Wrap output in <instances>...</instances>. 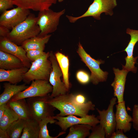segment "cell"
<instances>
[{"label":"cell","instance_id":"obj_1","mask_svg":"<svg viewBox=\"0 0 138 138\" xmlns=\"http://www.w3.org/2000/svg\"><path fill=\"white\" fill-rule=\"evenodd\" d=\"M74 95L68 93L52 98L50 97L47 102L59 110V113L56 115L62 117L73 115L85 117L90 111L95 110V105L91 101L78 104L74 100Z\"/></svg>","mask_w":138,"mask_h":138},{"label":"cell","instance_id":"obj_2","mask_svg":"<svg viewBox=\"0 0 138 138\" xmlns=\"http://www.w3.org/2000/svg\"><path fill=\"white\" fill-rule=\"evenodd\" d=\"M37 20V17L30 13L24 21L12 29L6 38L20 45L26 40L38 36L41 31Z\"/></svg>","mask_w":138,"mask_h":138},{"label":"cell","instance_id":"obj_3","mask_svg":"<svg viewBox=\"0 0 138 138\" xmlns=\"http://www.w3.org/2000/svg\"><path fill=\"white\" fill-rule=\"evenodd\" d=\"M49 52L46 53L43 56L34 61L28 71L24 74L23 80L29 84L35 80H45L49 81L52 66L49 59Z\"/></svg>","mask_w":138,"mask_h":138},{"label":"cell","instance_id":"obj_4","mask_svg":"<svg viewBox=\"0 0 138 138\" xmlns=\"http://www.w3.org/2000/svg\"><path fill=\"white\" fill-rule=\"evenodd\" d=\"M50 94L26 98L31 119L39 122L43 119L54 116L55 108L47 102Z\"/></svg>","mask_w":138,"mask_h":138},{"label":"cell","instance_id":"obj_5","mask_svg":"<svg viewBox=\"0 0 138 138\" xmlns=\"http://www.w3.org/2000/svg\"><path fill=\"white\" fill-rule=\"evenodd\" d=\"M77 52L82 61L90 70L91 72L90 81L93 84L97 85L99 82L106 80L108 73L103 71L100 67V64L104 63V61L96 60L92 57L86 52L80 42Z\"/></svg>","mask_w":138,"mask_h":138},{"label":"cell","instance_id":"obj_6","mask_svg":"<svg viewBox=\"0 0 138 138\" xmlns=\"http://www.w3.org/2000/svg\"><path fill=\"white\" fill-rule=\"evenodd\" d=\"M117 5L116 0H94L87 11L82 15L77 17L66 15L69 21L74 23L83 18L91 16L95 19H100V15L105 13L106 15L112 16L113 9Z\"/></svg>","mask_w":138,"mask_h":138},{"label":"cell","instance_id":"obj_7","mask_svg":"<svg viewBox=\"0 0 138 138\" xmlns=\"http://www.w3.org/2000/svg\"><path fill=\"white\" fill-rule=\"evenodd\" d=\"M65 12V9L56 12L50 9L39 12L37 24L41 31L38 36L43 37L55 32L59 24L60 17Z\"/></svg>","mask_w":138,"mask_h":138},{"label":"cell","instance_id":"obj_8","mask_svg":"<svg viewBox=\"0 0 138 138\" xmlns=\"http://www.w3.org/2000/svg\"><path fill=\"white\" fill-rule=\"evenodd\" d=\"M49 59L52 66L49 79V82L53 87L52 91L50 95V97L52 98L68 93L69 90L61 80L62 73L55 54L52 51L50 52Z\"/></svg>","mask_w":138,"mask_h":138},{"label":"cell","instance_id":"obj_9","mask_svg":"<svg viewBox=\"0 0 138 138\" xmlns=\"http://www.w3.org/2000/svg\"><path fill=\"white\" fill-rule=\"evenodd\" d=\"M26 89L13 97L10 101L37 97L46 96L52 93L53 87L49 81L45 80H35L31 82Z\"/></svg>","mask_w":138,"mask_h":138},{"label":"cell","instance_id":"obj_10","mask_svg":"<svg viewBox=\"0 0 138 138\" xmlns=\"http://www.w3.org/2000/svg\"><path fill=\"white\" fill-rule=\"evenodd\" d=\"M117 100L115 97L112 98L110 100L109 104L106 110H100L96 108L99 114L97 117L99 120V123L105 130V138H110L116 128V122L113 107L117 103Z\"/></svg>","mask_w":138,"mask_h":138},{"label":"cell","instance_id":"obj_11","mask_svg":"<svg viewBox=\"0 0 138 138\" xmlns=\"http://www.w3.org/2000/svg\"><path fill=\"white\" fill-rule=\"evenodd\" d=\"M30 13L29 9L17 7L3 12L0 17V25L12 29L24 21Z\"/></svg>","mask_w":138,"mask_h":138},{"label":"cell","instance_id":"obj_12","mask_svg":"<svg viewBox=\"0 0 138 138\" xmlns=\"http://www.w3.org/2000/svg\"><path fill=\"white\" fill-rule=\"evenodd\" d=\"M54 119L56 120L55 123L61 128L62 131L65 132L71 126L78 124H87L93 126L98 124L99 121L97 117L94 114L88 115L85 117L78 118L75 115H70L66 117L56 115Z\"/></svg>","mask_w":138,"mask_h":138},{"label":"cell","instance_id":"obj_13","mask_svg":"<svg viewBox=\"0 0 138 138\" xmlns=\"http://www.w3.org/2000/svg\"><path fill=\"white\" fill-rule=\"evenodd\" d=\"M126 33L130 35L131 38L130 41L125 49L123 51H125L127 56L125 59L126 64L125 65H122V68L129 72L131 71L135 73L137 71V68L135 66L136 63V60L138 56L134 57L133 51L134 47L138 41V30L127 29Z\"/></svg>","mask_w":138,"mask_h":138},{"label":"cell","instance_id":"obj_14","mask_svg":"<svg viewBox=\"0 0 138 138\" xmlns=\"http://www.w3.org/2000/svg\"><path fill=\"white\" fill-rule=\"evenodd\" d=\"M0 50L15 56L21 61L25 67L29 69L30 67L31 62L27 56L26 52L21 46H19L6 37H0Z\"/></svg>","mask_w":138,"mask_h":138},{"label":"cell","instance_id":"obj_15","mask_svg":"<svg viewBox=\"0 0 138 138\" xmlns=\"http://www.w3.org/2000/svg\"><path fill=\"white\" fill-rule=\"evenodd\" d=\"M116 105V111L115 114L116 122V130H122L124 133L130 130L132 118L128 113L125 106V101L118 103Z\"/></svg>","mask_w":138,"mask_h":138},{"label":"cell","instance_id":"obj_16","mask_svg":"<svg viewBox=\"0 0 138 138\" xmlns=\"http://www.w3.org/2000/svg\"><path fill=\"white\" fill-rule=\"evenodd\" d=\"M113 69L115 77L111 85L113 88L114 96L117 98L118 103H120L124 101L123 95L126 77L129 72L123 69L120 70L113 68Z\"/></svg>","mask_w":138,"mask_h":138},{"label":"cell","instance_id":"obj_17","mask_svg":"<svg viewBox=\"0 0 138 138\" xmlns=\"http://www.w3.org/2000/svg\"><path fill=\"white\" fill-rule=\"evenodd\" d=\"M57 0H12L14 5L23 9L41 11L50 9Z\"/></svg>","mask_w":138,"mask_h":138},{"label":"cell","instance_id":"obj_18","mask_svg":"<svg viewBox=\"0 0 138 138\" xmlns=\"http://www.w3.org/2000/svg\"><path fill=\"white\" fill-rule=\"evenodd\" d=\"M29 68L26 67L6 70L0 68V82L17 84L23 80L24 74Z\"/></svg>","mask_w":138,"mask_h":138},{"label":"cell","instance_id":"obj_19","mask_svg":"<svg viewBox=\"0 0 138 138\" xmlns=\"http://www.w3.org/2000/svg\"><path fill=\"white\" fill-rule=\"evenodd\" d=\"M28 86L25 84L17 85L9 83H5L3 86L4 90L0 95V105L7 103L13 97Z\"/></svg>","mask_w":138,"mask_h":138},{"label":"cell","instance_id":"obj_20","mask_svg":"<svg viewBox=\"0 0 138 138\" xmlns=\"http://www.w3.org/2000/svg\"><path fill=\"white\" fill-rule=\"evenodd\" d=\"M24 66L22 62L17 57L0 50V69L8 70Z\"/></svg>","mask_w":138,"mask_h":138},{"label":"cell","instance_id":"obj_21","mask_svg":"<svg viewBox=\"0 0 138 138\" xmlns=\"http://www.w3.org/2000/svg\"><path fill=\"white\" fill-rule=\"evenodd\" d=\"M51 36L48 34L40 37L37 36L24 42L21 46L26 52L32 50H39L44 51L45 45L48 42Z\"/></svg>","mask_w":138,"mask_h":138},{"label":"cell","instance_id":"obj_22","mask_svg":"<svg viewBox=\"0 0 138 138\" xmlns=\"http://www.w3.org/2000/svg\"><path fill=\"white\" fill-rule=\"evenodd\" d=\"M7 104L18 115L19 118L26 120L31 119L26 100L25 98L14 101L10 100L7 102Z\"/></svg>","mask_w":138,"mask_h":138},{"label":"cell","instance_id":"obj_23","mask_svg":"<svg viewBox=\"0 0 138 138\" xmlns=\"http://www.w3.org/2000/svg\"><path fill=\"white\" fill-rule=\"evenodd\" d=\"M55 55L62 73L63 81L67 89L69 90L71 85L69 80V61L68 57L59 52L56 53Z\"/></svg>","mask_w":138,"mask_h":138},{"label":"cell","instance_id":"obj_24","mask_svg":"<svg viewBox=\"0 0 138 138\" xmlns=\"http://www.w3.org/2000/svg\"><path fill=\"white\" fill-rule=\"evenodd\" d=\"M92 126L87 124H78L70 127L69 132L65 138H85L90 133Z\"/></svg>","mask_w":138,"mask_h":138},{"label":"cell","instance_id":"obj_25","mask_svg":"<svg viewBox=\"0 0 138 138\" xmlns=\"http://www.w3.org/2000/svg\"><path fill=\"white\" fill-rule=\"evenodd\" d=\"M39 123L32 119L27 120L20 138H39L40 133Z\"/></svg>","mask_w":138,"mask_h":138},{"label":"cell","instance_id":"obj_26","mask_svg":"<svg viewBox=\"0 0 138 138\" xmlns=\"http://www.w3.org/2000/svg\"><path fill=\"white\" fill-rule=\"evenodd\" d=\"M26 122L19 118L13 123L6 130L9 138H20Z\"/></svg>","mask_w":138,"mask_h":138},{"label":"cell","instance_id":"obj_27","mask_svg":"<svg viewBox=\"0 0 138 138\" xmlns=\"http://www.w3.org/2000/svg\"><path fill=\"white\" fill-rule=\"evenodd\" d=\"M54 116L46 117L39 122L40 129L39 138H56L65 133V132L62 131L57 135L55 137H53L50 135L47 125L49 123H55L56 120L54 119Z\"/></svg>","mask_w":138,"mask_h":138},{"label":"cell","instance_id":"obj_28","mask_svg":"<svg viewBox=\"0 0 138 138\" xmlns=\"http://www.w3.org/2000/svg\"><path fill=\"white\" fill-rule=\"evenodd\" d=\"M19 118L14 110L8 105L3 115L0 119V128L6 130L13 123Z\"/></svg>","mask_w":138,"mask_h":138},{"label":"cell","instance_id":"obj_29","mask_svg":"<svg viewBox=\"0 0 138 138\" xmlns=\"http://www.w3.org/2000/svg\"><path fill=\"white\" fill-rule=\"evenodd\" d=\"M88 138H105L106 133L104 128L99 124L92 126Z\"/></svg>","mask_w":138,"mask_h":138},{"label":"cell","instance_id":"obj_30","mask_svg":"<svg viewBox=\"0 0 138 138\" xmlns=\"http://www.w3.org/2000/svg\"><path fill=\"white\" fill-rule=\"evenodd\" d=\"M46 52L39 50H32L26 52L27 56L29 60L32 62L35 61L40 58Z\"/></svg>","mask_w":138,"mask_h":138},{"label":"cell","instance_id":"obj_31","mask_svg":"<svg viewBox=\"0 0 138 138\" xmlns=\"http://www.w3.org/2000/svg\"><path fill=\"white\" fill-rule=\"evenodd\" d=\"M76 76L77 80L81 84H87L90 81V76L86 72L83 70L77 71Z\"/></svg>","mask_w":138,"mask_h":138},{"label":"cell","instance_id":"obj_32","mask_svg":"<svg viewBox=\"0 0 138 138\" xmlns=\"http://www.w3.org/2000/svg\"><path fill=\"white\" fill-rule=\"evenodd\" d=\"M132 124L133 128L138 131V104L135 105L132 110Z\"/></svg>","mask_w":138,"mask_h":138},{"label":"cell","instance_id":"obj_33","mask_svg":"<svg viewBox=\"0 0 138 138\" xmlns=\"http://www.w3.org/2000/svg\"><path fill=\"white\" fill-rule=\"evenodd\" d=\"M14 5L12 0H0V11L2 13Z\"/></svg>","mask_w":138,"mask_h":138},{"label":"cell","instance_id":"obj_34","mask_svg":"<svg viewBox=\"0 0 138 138\" xmlns=\"http://www.w3.org/2000/svg\"><path fill=\"white\" fill-rule=\"evenodd\" d=\"M73 99L76 103L79 104H83L86 102V98L83 95L81 94L74 95Z\"/></svg>","mask_w":138,"mask_h":138},{"label":"cell","instance_id":"obj_35","mask_svg":"<svg viewBox=\"0 0 138 138\" xmlns=\"http://www.w3.org/2000/svg\"><path fill=\"white\" fill-rule=\"evenodd\" d=\"M123 131L121 130H116L112 135L110 138H128L124 133Z\"/></svg>","mask_w":138,"mask_h":138},{"label":"cell","instance_id":"obj_36","mask_svg":"<svg viewBox=\"0 0 138 138\" xmlns=\"http://www.w3.org/2000/svg\"><path fill=\"white\" fill-rule=\"evenodd\" d=\"M9 29L2 25H0V36L6 37L10 32Z\"/></svg>","mask_w":138,"mask_h":138},{"label":"cell","instance_id":"obj_37","mask_svg":"<svg viewBox=\"0 0 138 138\" xmlns=\"http://www.w3.org/2000/svg\"><path fill=\"white\" fill-rule=\"evenodd\" d=\"M8 106L7 103L0 105V119L3 115Z\"/></svg>","mask_w":138,"mask_h":138},{"label":"cell","instance_id":"obj_38","mask_svg":"<svg viewBox=\"0 0 138 138\" xmlns=\"http://www.w3.org/2000/svg\"><path fill=\"white\" fill-rule=\"evenodd\" d=\"M0 138H9L6 130L0 128Z\"/></svg>","mask_w":138,"mask_h":138},{"label":"cell","instance_id":"obj_39","mask_svg":"<svg viewBox=\"0 0 138 138\" xmlns=\"http://www.w3.org/2000/svg\"><path fill=\"white\" fill-rule=\"evenodd\" d=\"M64 0H58V1L59 2H62Z\"/></svg>","mask_w":138,"mask_h":138}]
</instances>
